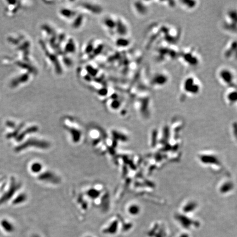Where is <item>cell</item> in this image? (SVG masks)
Listing matches in <instances>:
<instances>
[{
	"instance_id": "obj_1",
	"label": "cell",
	"mask_w": 237,
	"mask_h": 237,
	"mask_svg": "<svg viewBox=\"0 0 237 237\" xmlns=\"http://www.w3.org/2000/svg\"><path fill=\"white\" fill-rule=\"evenodd\" d=\"M203 85L202 80L193 74L184 77L180 87L181 100L198 97L202 92Z\"/></svg>"
},
{
	"instance_id": "obj_2",
	"label": "cell",
	"mask_w": 237,
	"mask_h": 237,
	"mask_svg": "<svg viewBox=\"0 0 237 237\" xmlns=\"http://www.w3.org/2000/svg\"><path fill=\"white\" fill-rule=\"evenodd\" d=\"M177 59L184 66L190 69L198 68L202 62V55L198 50L191 46L179 50Z\"/></svg>"
},
{
	"instance_id": "obj_3",
	"label": "cell",
	"mask_w": 237,
	"mask_h": 237,
	"mask_svg": "<svg viewBox=\"0 0 237 237\" xmlns=\"http://www.w3.org/2000/svg\"><path fill=\"white\" fill-rule=\"evenodd\" d=\"M223 32L232 36L237 34V8L231 7L224 11L220 23Z\"/></svg>"
},
{
	"instance_id": "obj_4",
	"label": "cell",
	"mask_w": 237,
	"mask_h": 237,
	"mask_svg": "<svg viewBox=\"0 0 237 237\" xmlns=\"http://www.w3.org/2000/svg\"><path fill=\"white\" fill-rule=\"evenodd\" d=\"M216 79L225 89L237 84V73L231 66L222 65L216 71Z\"/></svg>"
},
{
	"instance_id": "obj_5",
	"label": "cell",
	"mask_w": 237,
	"mask_h": 237,
	"mask_svg": "<svg viewBox=\"0 0 237 237\" xmlns=\"http://www.w3.org/2000/svg\"><path fill=\"white\" fill-rule=\"evenodd\" d=\"M179 50L174 44L162 43L155 50V58L158 63H164L177 59Z\"/></svg>"
},
{
	"instance_id": "obj_6",
	"label": "cell",
	"mask_w": 237,
	"mask_h": 237,
	"mask_svg": "<svg viewBox=\"0 0 237 237\" xmlns=\"http://www.w3.org/2000/svg\"><path fill=\"white\" fill-rule=\"evenodd\" d=\"M222 56L228 62H237V38L232 37L224 44Z\"/></svg>"
},
{
	"instance_id": "obj_7",
	"label": "cell",
	"mask_w": 237,
	"mask_h": 237,
	"mask_svg": "<svg viewBox=\"0 0 237 237\" xmlns=\"http://www.w3.org/2000/svg\"><path fill=\"white\" fill-rule=\"evenodd\" d=\"M170 75L167 71L161 70L153 74L150 85L154 89H163L168 85L170 81Z\"/></svg>"
},
{
	"instance_id": "obj_8",
	"label": "cell",
	"mask_w": 237,
	"mask_h": 237,
	"mask_svg": "<svg viewBox=\"0 0 237 237\" xmlns=\"http://www.w3.org/2000/svg\"><path fill=\"white\" fill-rule=\"evenodd\" d=\"M223 98L228 106L237 109V84L226 89Z\"/></svg>"
},
{
	"instance_id": "obj_9",
	"label": "cell",
	"mask_w": 237,
	"mask_h": 237,
	"mask_svg": "<svg viewBox=\"0 0 237 237\" xmlns=\"http://www.w3.org/2000/svg\"><path fill=\"white\" fill-rule=\"evenodd\" d=\"M149 1H135L133 2L132 8L134 12L137 16L144 17L149 13L150 11Z\"/></svg>"
},
{
	"instance_id": "obj_10",
	"label": "cell",
	"mask_w": 237,
	"mask_h": 237,
	"mask_svg": "<svg viewBox=\"0 0 237 237\" xmlns=\"http://www.w3.org/2000/svg\"><path fill=\"white\" fill-rule=\"evenodd\" d=\"M78 6L84 12H88L96 15L100 14L103 10L101 6H99L97 3H94L93 2H82L80 4L78 5Z\"/></svg>"
},
{
	"instance_id": "obj_11",
	"label": "cell",
	"mask_w": 237,
	"mask_h": 237,
	"mask_svg": "<svg viewBox=\"0 0 237 237\" xmlns=\"http://www.w3.org/2000/svg\"><path fill=\"white\" fill-rule=\"evenodd\" d=\"M115 32L119 37H127L129 33L128 23L121 18H117Z\"/></svg>"
},
{
	"instance_id": "obj_12",
	"label": "cell",
	"mask_w": 237,
	"mask_h": 237,
	"mask_svg": "<svg viewBox=\"0 0 237 237\" xmlns=\"http://www.w3.org/2000/svg\"><path fill=\"white\" fill-rule=\"evenodd\" d=\"M177 2V6H179L182 10L186 12H193L196 10L200 5V2L198 1L183 0Z\"/></svg>"
},
{
	"instance_id": "obj_13",
	"label": "cell",
	"mask_w": 237,
	"mask_h": 237,
	"mask_svg": "<svg viewBox=\"0 0 237 237\" xmlns=\"http://www.w3.org/2000/svg\"><path fill=\"white\" fill-rule=\"evenodd\" d=\"M117 18H115L114 16L108 15L105 16L102 20V24L105 27L106 30L110 33L115 32V29L117 26Z\"/></svg>"
},
{
	"instance_id": "obj_14",
	"label": "cell",
	"mask_w": 237,
	"mask_h": 237,
	"mask_svg": "<svg viewBox=\"0 0 237 237\" xmlns=\"http://www.w3.org/2000/svg\"><path fill=\"white\" fill-rule=\"evenodd\" d=\"M78 12L72 8L63 7L58 11L59 16L61 18L68 21H71L77 15Z\"/></svg>"
},
{
	"instance_id": "obj_15",
	"label": "cell",
	"mask_w": 237,
	"mask_h": 237,
	"mask_svg": "<svg viewBox=\"0 0 237 237\" xmlns=\"http://www.w3.org/2000/svg\"><path fill=\"white\" fill-rule=\"evenodd\" d=\"M84 14L82 13H77V15L71 20V26L74 29H80L84 24Z\"/></svg>"
},
{
	"instance_id": "obj_16",
	"label": "cell",
	"mask_w": 237,
	"mask_h": 237,
	"mask_svg": "<svg viewBox=\"0 0 237 237\" xmlns=\"http://www.w3.org/2000/svg\"><path fill=\"white\" fill-rule=\"evenodd\" d=\"M64 52H66V54L74 53L76 50V44L73 39L69 38L67 39L65 44H64Z\"/></svg>"
},
{
	"instance_id": "obj_17",
	"label": "cell",
	"mask_w": 237,
	"mask_h": 237,
	"mask_svg": "<svg viewBox=\"0 0 237 237\" xmlns=\"http://www.w3.org/2000/svg\"><path fill=\"white\" fill-rule=\"evenodd\" d=\"M126 37H118L116 40L115 44L117 47H125L129 45L130 41L129 39L126 38Z\"/></svg>"
},
{
	"instance_id": "obj_18",
	"label": "cell",
	"mask_w": 237,
	"mask_h": 237,
	"mask_svg": "<svg viewBox=\"0 0 237 237\" xmlns=\"http://www.w3.org/2000/svg\"><path fill=\"white\" fill-rule=\"evenodd\" d=\"M26 200V196L25 194H23L19 195V196H18V197L14 200L13 203H14V204H20V203H22V202H23L25 201Z\"/></svg>"
},
{
	"instance_id": "obj_19",
	"label": "cell",
	"mask_w": 237,
	"mask_h": 237,
	"mask_svg": "<svg viewBox=\"0 0 237 237\" xmlns=\"http://www.w3.org/2000/svg\"><path fill=\"white\" fill-rule=\"evenodd\" d=\"M41 169H42V166L39 163H34L32 165V170L33 172L38 173V172L41 171Z\"/></svg>"
}]
</instances>
